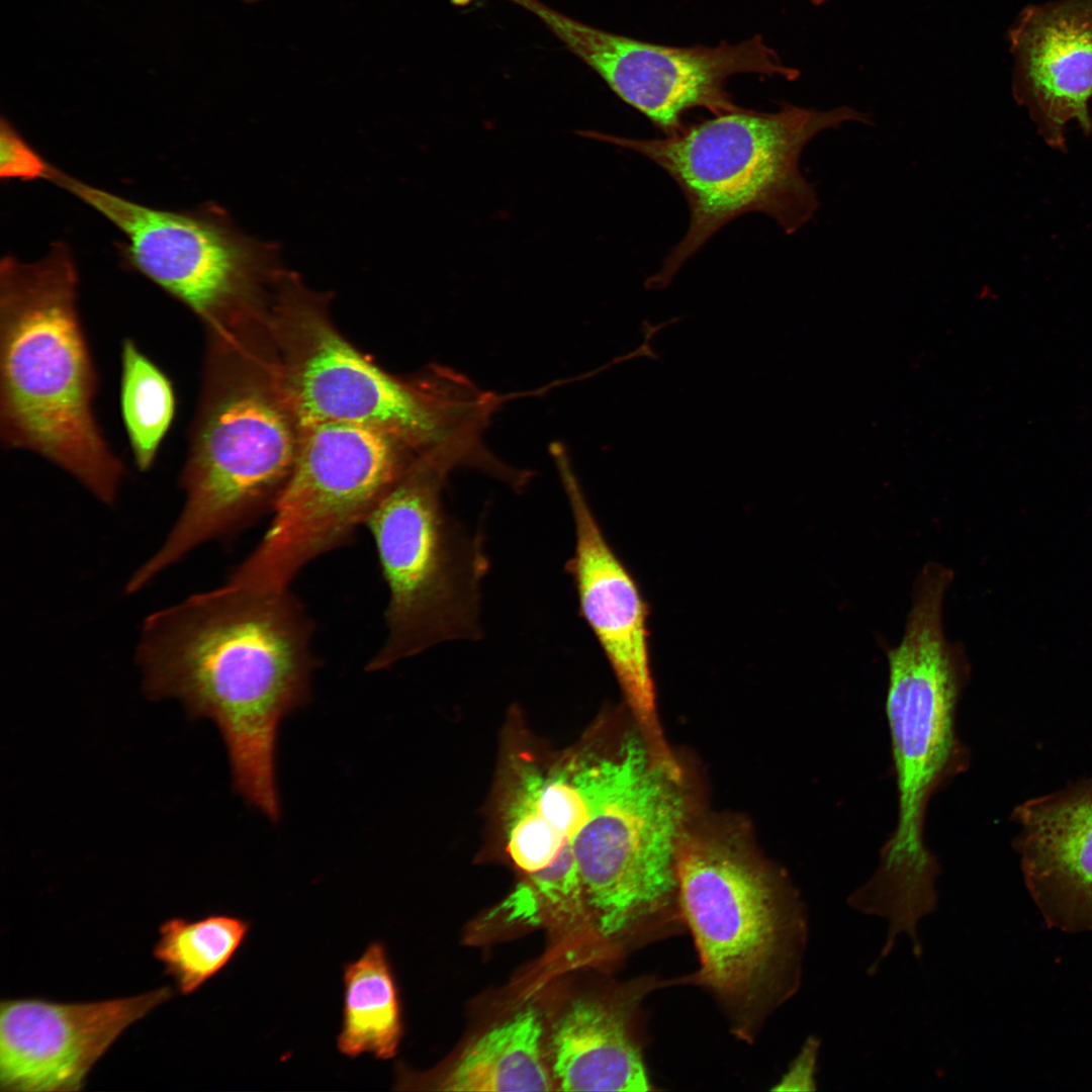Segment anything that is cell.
<instances>
[{"label":"cell","mask_w":1092,"mask_h":1092,"mask_svg":"<svg viewBox=\"0 0 1092 1092\" xmlns=\"http://www.w3.org/2000/svg\"><path fill=\"white\" fill-rule=\"evenodd\" d=\"M343 1010L337 1049L347 1058L396 1056L403 1034L401 1005L384 944L371 942L343 968Z\"/></svg>","instance_id":"cell-19"},{"label":"cell","mask_w":1092,"mask_h":1092,"mask_svg":"<svg viewBox=\"0 0 1092 1092\" xmlns=\"http://www.w3.org/2000/svg\"><path fill=\"white\" fill-rule=\"evenodd\" d=\"M173 995L160 987L95 1002H0L1 1091H80L92 1067L132 1023Z\"/></svg>","instance_id":"cell-14"},{"label":"cell","mask_w":1092,"mask_h":1092,"mask_svg":"<svg viewBox=\"0 0 1092 1092\" xmlns=\"http://www.w3.org/2000/svg\"><path fill=\"white\" fill-rule=\"evenodd\" d=\"M65 189L123 236L122 262L188 308L205 334L223 332L265 308L283 273L275 247L245 235L226 211L152 207L54 167Z\"/></svg>","instance_id":"cell-10"},{"label":"cell","mask_w":1092,"mask_h":1092,"mask_svg":"<svg viewBox=\"0 0 1092 1092\" xmlns=\"http://www.w3.org/2000/svg\"><path fill=\"white\" fill-rule=\"evenodd\" d=\"M681 979L640 977L615 1000H574L552 1027L550 1070L562 1091L652 1090L638 1016L654 990Z\"/></svg>","instance_id":"cell-17"},{"label":"cell","mask_w":1092,"mask_h":1092,"mask_svg":"<svg viewBox=\"0 0 1092 1092\" xmlns=\"http://www.w3.org/2000/svg\"><path fill=\"white\" fill-rule=\"evenodd\" d=\"M1026 887L1045 923L1092 931V779L1014 812Z\"/></svg>","instance_id":"cell-16"},{"label":"cell","mask_w":1092,"mask_h":1092,"mask_svg":"<svg viewBox=\"0 0 1092 1092\" xmlns=\"http://www.w3.org/2000/svg\"><path fill=\"white\" fill-rule=\"evenodd\" d=\"M313 631L289 588L226 581L150 615L138 645L149 694L178 698L216 724L237 793L272 821L278 729L310 696Z\"/></svg>","instance_id":"cell-1"},{"label":"cell","mask_w":1092,"mask_h":1092,"mask_svg":"<svg viewBox=\"0 0 1092 1092\" xmlns=\"http://www.w3.org/2000/svg\"><path fill=\"white\" fill-rule=\"evenodd\" d=\"M70 247L0 263V438L67 472L113 505L125 466L95 416L98 378L78 305Z\"/></svg>","instance_id":"cell-3"},{"label":"cell","mask_w":1092,"mask_h":1092,"mask_svg":"<svg viewBox=\"0 0 1092 1092\" xmlns=\"http://www.w3.org/2000/svg\"><path fill=\"white\" fill-rule=\"evenodd\" d=\"M301 427L281 381L267 310L206 336L202 386L180 475L184 507L134 573L148 584L205 542L273 509L296 457Z\"/></svg>","instance_id":"cell-2"},{"label":"cell","mask_w":1092,"mask_h":1092,"mask_svg":"<svg viewBox=\"0 0 1092 1092\" xmlns=\"http://www.w3.org/2000/svg\"><path fill=\"white\" fill-rule=\"evenodd\" d=\"M947 586L936 578L914 584L900 642L889 648L888 716L898 787V822L879 867L903 873L938 871L924 843L925 811L933 793L965 764L956 736L959 697L969 672L962 645L944 634Z\"/></svg>","instance_id":"cell-9"},{"label":"cell","mask_w":1092,"mask_h":1092,"mask_svg":"<svg viewBox=\"0 0 1092 1092\" xmlns=\"http://www.w3.org/2000/svg\"><path fill=\"white\" fill-rule=\"evenodd\" d=\"M913 956H914V954H913ZM922 956H923V953H922V954H921L920 957H915V956H914V957H915V958H916L917 960H919V959H921V958H922ZM887 958H888V957H887ZM878 959H879V960H881V961H884V960H885L886 958H883V957H882V956L880 954V952H879V954H878Z\"/></svg>","instance_id":"cell-27"},{"label":"cell","mask_w":1092,"mask_h":1092,"mask_svg":"<svg viewBox=\"0 0 1092 1092\" xmlns=\"http://www.w3.org/2000/svg\"><path fill=\"white\" fill-rule=\"evenodd\" d=\"M550 453L573 521V551L565 568L579 613L611 665L651 756L660 763H672L657 717L648 605L604 535L565 448L555 444Z\"/></svg>","instance_id":"cell-13"},{"label":"cell","mask_w":1092,"mask_h":1092,"mask_svg":"<svg viewBox=\"0 0 1092 1092\" xmlns=\"http://www.w3.org/2000/svg\"><path fill=\"white\" fill-rule=\"evenodd\" d=\"M52 164L30 146L4 115L0 121V178L46 180Z\"/></svg>","instance_id":"cell-23"},{"label":"cell","mask_w":1092,"mask_h":1092,"mask_svg":"<svg viewBox=\"0 0 1092 1092\" xmlns=\"http://www.w3.org/2000/svg\"><path fill=\"white\" fill-rule=\"evenodd\" d=\"M1008 34L1014 98L1028 108L1044 141L1064 148L1072 120L1092 133V0L1028 6Z\"/></svg>","instance_id":"cell-15"},{"label":"cell","mask_w":1092,"mask_h":1092,"mask_svg":"<svg viewBox=\"0 0 1092 1092\" xmlns=\"http://www.w3.org/2000/svg\"><path fill=\"white\" fill-rule=\"evenodd\" d=\"M120 407L138 469L150 470L171 428L176 399L169 377L130 338L120 352Z\"/></svg>","instance_id":"cell-21"},{"label":"cell","mask_w":1092,"mask_h":1092,"mask_svg":"<svg viewBox=\"0 0 1092 1092\" xmlns=\"http://www.w3.org/2000/svg\"><path fill=\"white\" fill-rule=\"evenodd\" d=\"M417 456L376 427L346 422L302 426L270 526L226 581L289 588L308 563L353 539Z\"/></svg>","instance_id":"cell-11"},{"label":"cell","mask_w":1092,"mask_h":1092,"mask_svg":"<svg viewBox=\"0 0 1092 1092\" xmlns=\"http://www.w3.org/2000/svg\"><path fill=\"white\" fill-rule=\"evenodd\" d=\"M454 469L441 453L418 455L365 523L388 590L386 637L369 671L444 642L482 637L481 585L489 562L482 534L443 502Z\"/></svg>","instance_id":"cell-8"},{"label":"cell","mask_w":1092,"mask_h":1092,"mask_svg":"<svg viewBox=\"0 0 1092 1092\" xmlns=\"http://www.w3.org/2000/svg\"><path fill=\"white\" fill-rule=\"evenodd\" d=\"M676 874L700 961L686 984L708 990L732 1032L750 1042L801 987L807 907L786 880L719 841L684 834Z\"/></svg>","instance_id":"cell-7"},{"label":"cell","mask_w":1092,"mask_h":1092,"mask_svg":"<svg viewBox=\"0 0 1092 1092\" xmlns=\"http://www.w3.org/2000/svg\"><path fill=\"white\" fill-rule=\"evenodd\" d=\"M543 1026L533 1008L487 1030L468 1045L438 1082L444 1091H553L542 1049Z\"/></svg>","instance_id":"cell-18"},{"label":"cell","mask_w":1092,"mask_h":1092,"mask_svg":"<svg viewBox=\"0 0 1092 1092\" xmlns=\"http://www.w3.org/2000/svg\"><path fill=\"white\" fill-rule=\"evenodd\" d=\"M524 9L665 135L681 130L682 116L693 108L714 115L737 109L725 90L731 76L760 74L793 81L800 75L785 66L760 35L733 44L670 47L604 30L540 0H525Z\"/></svg>","instance_id":"cell-12"},{"label":"cell","mask_w":1092,"mask_h":1092,"mask_svg":"<svg viewBox=\"0 0 1092 1092\" xmlns=\"http://www.w3.org/2000/svg\"><path fill=\"white\" fill-rule=\"evenodd\" d=\"M330 298L284 271L267 308L281 381L300 427L346 422L388 432L416 454L472 452L500 404L464 375L430 365L393 375L337 329Z\"/></svg>","instance_id":"cell-4"},{"label":"cell","mask_w":1092,"mask_h":1092,"mask_svg":"<svg viewBox=\"0 0 1092 1092\" xmlns=\"http://www.w3.org/2000/svg\"><path fill=\"white\" fill-rule=\"evenodd\" d=\"M809 1L812 2L815 5H821V4L825 3V2H827L828 0H809Z\"/></svg>","instance_id":"cell-25"},{"label":"cell","mask_w":1092,"mask_h":1092,"mask_svg":"<svg viewBox=\"0 0 1092 1092\" xmlns=\"http://www.w3.org/2000/svg\"><path fill=\"white\" fill-rule=\"evenodd\" d=\"M510 920L537 924L546 919L558 922H589L586 904L573 855L562 851L547 868L527 875L502 905Z\"/></svg>","instance_id":"cell-22"},{"label":"cell","mask_w":1092,"mask_h":1092,"mask_svg":"<svg viewBox=\"0 0 1092 1092\" xmlns=\"http://www.w3.org/2000/svg\"><path fill=\"white\" fill-rule=\"evenodd\" d=\"M241 1L244 2V3L254 4V3H259V2H262V1H265V0H241Z\"/></svg>","instance_id":"cell-26"},{"label":"cell","mask_w":1092,"mask_h":1092,"mask_svg":"<svg viewBox=\"0 0 1092 1092\" xmlns=\"http://www.w3.org/2000/svg\"><path fill=\"white\" fill-rule=\"evenodd\" d=\"M570 762L582 803L562 842L573 854L594 930L624 946L678 930L676 853L686 809L679 778L636 739L614 756Z\"/></svg>","instance_id":"cell-5"},{"label":"cell","mask_w":1092,"mask_h":1092,"mask_svg":"<svg viewBox=\"0 0 1092 1092\" xmlns=\"http://www.w3.org/2000/svg\"><path fill=\"white\" fill-rule=\"evenodd\" d=\"M821 1046L820 1039L810 1035L787 1071L772 1088L776 1091H815L817 1089V1065Z\"/></svg>","instance_id":"cell-24"},{"label":"cell","mask_w":1092,"mask_h":1092,"mask_svg":"<svg viewBox=\"0 0 1092 1092\" xmlns=\"http://www.w3.org/2000/svg\"><path fill=\"white\" fill-rule=\"evenodd\" d=\"M873 124L850 106L829 110L783 103L775 112L738 107L684 126L661 139H633L595 130L581 135L636 152L664 170L686 197L689 228L648 289L665 288L718 231L748 212L772 218L787 235L806 224L819 207L817 193L799 161L818 133L846 122Z\"/></svg>","instance_id":"cell-6"},{"label":"cell","mask_w":1092,"mask_h":1092,"mask_svg":"<svg viewBox=\"0 0 1092 1092\" xmlns=\"http://www.w3.org/2000/svg\"><path fill=\"white\" fill-rule=\"evenodd\" d=\"M250 928L248 920L229 914L171 918L160 925L153 954L179 992L190 995L230 964Z\"/></svg>","instance_id":"cell-20"}]
</instances>
